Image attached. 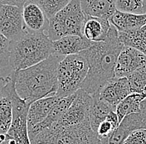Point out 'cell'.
Listing matches in <instances>:
<instances>
[{
    "label": "cell",
    "instance_id": "cell-5",
    "mask_svg": "<svg viewBox=\"0 0 146 144\" xmlns=\"http://www.w3.org/2000/svg\"><path fill=\"white\" fill-rule=\"evenodd\" d=\"M88 71V63L81 54L65 56L57 67L58 89L55 96L62 99L76 93L82 88Z\"/></svg>",
    "mask_w": 146,
    "mask_h": 144
},
{
    "label": "cell",
    "instance_id": "cell-30",
    "mask_svg": "<svg viewBox=\"0 0 146 144\" xmlns=\"http://www.w3.org/2000/svg\"><path fill=\"white\" fill-rule=\"evenodd\" d=\"M6 77H0V100L5 97V86H6Z\"/></svg>",
    "mask_w": 146,
    "mask_h": 144
},
{
    "label": "cell",
    "instance_id": "cell-15",
    "mask_svg": "<svg viewBox=\"0 0 146 144\" xmlns=\"http://www.w3.org/2000/svg\"><path fill=\"white\" fill-rule=\"evenodd\" d=\"M59 100L60 98L56 96H50L32 103L27 113L28 130L42 122Z\"/></svg>",
    "mask_w": 146,
    "mask_h": 144
},
{
    "label": "cell",
    "instance_id": "cell-17",
    "mask_svg": "<svg viewBox=\"0 0 146 144\" xmlns=\"http://www.w3.org/2000/svg\"><path fill=\"white\" fill-rule=\"evenodd\" d=\"M109 22L119 32H134L146 25V14H133L116 10Z\"/></svg>",
    "mask_w": 146,
    "mask_h": 144
},
{
    "label": "cell",
    "instance_id": "cell-7",
    "mask_svg": "<svg viewBox=\"0 0 146 144\" xmlns=\"http://www.w3.org/2000/svg\"><path fill=\"white\" fill-rule=\"evenodd\" d=\"M27 32L23 17V8L3 4L0 10V33L12 42L18 41Z\"/></svg>",
    "mask_w": 146,
    "mask_h": 144
},
{
    "label": "cell",
    "instance_id": "cell-31",
    "mask_svg": "<svg viewBox=\"0 0 146 144\" xmlns=\"http://www.w3.org/2000/svg\"><path fill=\"white\" fill-rule=\"evenodd\" d=\"M2 144H17V142L15 141V139H13L10 136L6 134L5 137H4V139H3Z\"/></svg>",
    "mask_w": 146,
    "mask_h": 144
},
{
    "label": "cell",
    "instance_id": "cell-36",
    "mask_svg": "<svg viewBox=\"0 0 146 144\" xmlns=\"http://www.w3.org/2000/svg\"><path fill=\"white\" fill-rule=\"evenodd\" d=\"M1 144H2V143H1Z\"/></svg>",
    "mask_w": 146,
    "mask_h": 144
},
{
    "label": "cell",
    "instance_id": "cell-27",
    "mask_svg": "<svg viewBox=\"0 0 146 144\" xmlns=\"http://www.w3.org/2000/svg\"><path fill=\"white\" fill-rule=\"evenodd\" d=\"M120 144H146V129L141 128L132 132Z\"/></svg>",
    "mask_w": 146,
    "mask_h": 144
},
{
    "label": "cell",
    "instance_id": "cell-19",
    "mask_svg": "<svg viewBox=\"0 0 146 144\" xmlns=\"http://www.w3.org/2000/svg\"><path fill=\"white\" fill-rule=\"evenodd\" d=\"M91 96L92 102L89 108V122L92 130L96 133L99 125L106 120L110 112L115 111V109L100 98V92Z\"/></svg>",
    "mask_w": 146,
    "mask_h": 144
},
{
    "label": "cell",
    "instance_id": "cell-12",
    "mask_svg": "<svg viewBox=\"0 0 146 144\" xmlns=\"http://www.w3.org/2000/svg\"><path fill=\"white\" fill-rule=\"evenodd\" d=\"M23 17L24 24L29 32H41L48 27V19L44 12L33 0H30L23 8Z\"/></svg>",
    "mask_w": 146,
    "mask_h": 144
},
{
    "label": "cell",
    "instance_id": "cell-22",
    "mask_svg": "<svg viewBox=\"0 0 146 144\" xmlns=\"http://www.w3.org/2000/svg\"><path fill=\"white\" fill-rule=\"evenodd\" d=\"M13 123V105L9 96L0 100V137L3 141ZM3 143V142H2Z\"/></svg>",
    "mask_w": 146,
    "mask_h": 144
},
{
    "label": "cell",
    "instance_id": "cell-26",
    "mask_svg": "<svg viewBox=\"0 0 146 144\" xmlns=\"http://www.w3.org/2000/svg\"><path fill=\"white\" fill-rule=\"evenodd\" d=\"M11 53V42L0 33V69L9 65Z\"/></svg>",
    "mask_w": 146,
    "mask_h": 144
},
{
    "label": "cell",
    "instance_id": "cell-16",
    "mask_svg": "<svg viewBox=\"0 0 146 144\" xmlns=\"http://www.w3.org/2000/svg\"><path fill=\"white\" fill-rule=\"evenodd\" d=\"M75 97H76V93L68 97L60 99V100L56 103V104L52 108L51 112L49 113V114L46 116V118L42 122H41L37 125L28 130L29 137L35 136L41 131L44 130L46 128H48L52 125H54L55 124H56L61 119V118L66 114L68 108H70L73 100L75 99Z\"/></svg>",
    "mask_w": 146,
    "mask_h": 144
},
{
    "label": "cell",
    "instance_id": "cell-18",
    "mask_svg": "<svg viewBox=\"0 0 146 144\" xmlns=\"http://www.w3.org/2000/svg\"><path fill=\"white\" fill-rule=\"evenodd\" d=\"M116 0H81L86 17L109 20L116 11Z\"/></svg>",
    "mask_w": 146,
    "mask_h": 144
},
{
    "label": "cell",
    "instance_id": "cell-2",
    "mask_svg": "<svg viewBox=\"0 0 146 144\" xmlns=\"http://www.w3.org/2000/svg\"><path fill=\"white\" fill-rule=\"evenodd\" d=\"M64 57L52 54L33 66L16 71L15 90L18 96L30 104L55 96L58 89L57 67Z\"/></svg>",
    "mask_w": 146,
    "mask_h": 144
},
{
    "label": "cell",
    "instance_id": "cell-21",
    "mask_svg": "<svg viewBox=\"0 0 146 144\" xmlns=\"http://www.w3.org/2000/svg\"><path fill=\"white\" fill-rule=\"evenodd\" d=\"M145 99V98L140 93H132L122 100L115 108L119 123L129 114L139 113L140 110V104Z\"/></svg>",
    "mask_w": 146,
    "mask_h": 144
},
{
    "label": "cell",
    "instance_id": "cell-28",
    "mask_svg": "<svg viewBox=\"0 0 146 144\" xmlns=\"http://www.w3.org/2000/svg\"><path fill=\"white\" fill-rule=\"evenodd\" d=\"M117 127L114 126L110 121L108 120H105L103 121L101 124H100L98 128H97V131H96V134L98 136V137L100 138V140H104L106 138H107L110 134L116 129Z\"/></svg>",
    "mask_w": 146,
    "mask_h": 144
},
{
    "label": "cell",
    "instance_id": "cell-14",
    "mask_svg": "<svg viewBox=\"0 0 146 144\" xmlns=\"http://www.w3.org/2000/svg\"><path fill=\"white\" fill-rule=\"evenodd\" d=\"M111 24L109 20L86 17L82 30V37L91 42H105Z\"/></svg>",
    "mask_w": 146,
    "mask_h": 144
},
{
    "label": "cell",
    "instance_id": "cell-1",
    "mask_svg": "<svg viewBox=\"0 0 146 144\" xmlns=\"http://www.w3.org/2000/svg\"><path fill=\"white\" fill-rule=\"evenodd\" d=\"M124 45L119 39V32L111 25L105 42H93L80 54L86 60L89 71L82 85L90 95L99 93L104 85L115 78V68L117 58Z\"/></svg>",
    "mask_w": 146,
    "mask_h": 144
},
{
    "label": "cell",
    "instance_id": "cell-3",
    "mask_svg": "<svg viewBox=\"0 0 146 144\" xmlns=\"http://www.w3.org/2000/svg\"><path fill=\"white\" fill-rule=\"evenodd\" d=\"M52 53V42L45 32H27L11 42L9 65L18 71L40 63Z\"/></svg>",
    "mask_w": 146,
    "mask_h": 144
},
{
    "label": "cell",
    "instance_id": "cell-10",
    "mask_svg": "<svg viewBox=\"0 0 146 144\" xmlns=\"http://www.w3.org/2000/svg\"><path fill=\"white\" fill-rule=\"evenodd\" d=\"M141 128L146 129V114L139 111L129 114L110 136L100 141V144H120L132 132Z\"/></svg>",
    "mask_w": 146,
    "mask_h": 144
},
{
    "label": "cell",
    "instance_id": "cell-23",
    "mask_svg": "<svg viewBox=\"0 0 146 144\" xmlns=\"http://www.w3.org/2000/svg\"><path fill=\"white\" fill-rule=\"evenodd\" d=\"M44 12L49 20L59 11L63 9L72 0H33Z\"/></svg>",
    "mask_w": 146,
    "mask_h": 144
},
{
    "label": "cell",
    "instance_id": "cell-11",
    "mask_svg": "<svg viewBox=\"0 0 146 144\" xmlns=\"http://www.w3.org/2000/svg\"><path fill=\"white\" fill-rule=\"evenodd\" d=\"M132 94L127 78L115 77L108 81L100 91V97L113 108Z\"/></svg>",
    "mask_w": 146,
    "mask_h": 144
},
{
    "label": "cell",
    "instance_id": "cell-32",
    "mask_svg": "<svg viewBox=\"0 0 146 144\" xmlns=\"http://www.w3.org/2000/svg\"><path fill=\"white\" fill-rule=\"evenodd\" d=\"M143 13L146 14V0H143Z\"/></svg>",
    "mask_w": 146,
    "mask_h": 144
},
{
    "label": "cell",
    "instance_id": "cell-29",
    "mask_svg": "<svg viewBox=\"0 0 146 144\" xmlns=\"http://www.w3.org/2000/svg\"><path fill=\"white\" fill-rule=\"evenodd\" d=\"M0 1L3 5H10L18 8H23V6L30 0H0Z\"/></svg>",
    "mask_w": 146,
    "mask_h": 144
},
{
    "label": "cell",
    "instance_id": "cell-8",
    "mask_svg": "<svg viewBox=\"0 0 146 144\" xmlns=\"http://www.w3.org/2000/svg\"><path fill=\"white\" fill-rule=\"evenodd\" d=\"M92 102V96L80 89L76 93V97L70 108L61 119L55 124L58 127H71L89 120V108Z\"/></svg>",
    "mask_w": 146,
    "mask_h": 144
},
{
    "label": "cell",
    "instance_id": "cell-13",
    "mask_svg": "<svg viewBox=\"0 0 146 144\" xmlns=\"http://www.w3.org/2000/svg\"><path fill=\"white\" fill-rule=\"evenodd\" d=\"M93 42L80 36H63L52 42V53L62 56L80 54L87 50Z\"/></svg>",
    "mask_w": 146,
    "mask_h": 144
},
{
    "label": "cell",
    "instance_id": "cell-35",
    "mask_svg": "<svg viewBox=\"0 0 146 144\" xmlns=\"http://www.w3.org/2000/svg\"><path fill=\"white\" fill-rule=\"evenodd\" d=\"M2 142H3V140H2V138L0 137V144L2 143Z\"/></svg>",
    "mask_w": 146,
    "mask_h": 144
},
{
    "label": "cell",
    "instance_id": "cell-33",
    "mask_svg": "<svg viewBox=\"0 0 146 144\" xmlns=\"http://www.w3.org/2000/svg\"><path fill=\"white\" fill-rule=\"evenodd\" d=\"M140 94H142V95H143V96H144L145 98H146V85L145 86V88L143 89L142 92H141Z\"/></svg>",
    "mask_w": 146,
    "mask_h": 144
},
{
    "label": "cell",
    "instance_id": "cell-34",
    "mask_svg": "<svg viewBox=\"0 0 146 144\" xmlns=\"http://www.w3.org/2000/svg\"><path fill=\"white\" fill-rule=\"evenodd\" d=\"M2 5H3V4H2V3H1V1H0V10H1V8H2Z\"/></svg>",
    "mask_w": 146,
    "mask_h": 144
},
{
    "label": "cell",
    "instance_id": "cell-20",
    "mask_svg": "<svg viewBox=\"0 0 146 144\" xmlns=\"http://www.w3.org/2000/svg\"><path fill=\"white\" fill-rule=\"evenodd\" d=\"M119 39L124 46L135 48L146 55V25L134 32H119Z\"/></svg>",
    "mask_w": 146,
    "mask_h": 144
},
{
    "label": "cell",
    "instance_id": "cell-25",
    "mask_svg": "<svg viewBox=\"0 0 146 144\" xmlns=\"http://www.w3.org/2000/svg\"><path fill=\"white\" fill-rule=\"evenodd\" d=\"M116 10L133 14H144L143 0H116Z\"/></svg>",
    "mask_w": 146,
    "mask_h": 144
},
{
    "label": "cell",
    "instance_id": "cell-24",
    "mask_svg": "<svg viewBox=\"0 0 146 144\" xmlns=\"http://www.w3.org/2000/svg\"><path fill=\"white\" fill-rule=\"evenodd\" d=\"M132 93H141L146 85V64L127 77Z\"/></svg>",
    "mask_w": 146,
    "mask_h": 144
},
{
    "label": "cell",
    "instance_id": "cell-6",
    "mask_svg": "<svg viewBox=\"0 0 146 144\" xmlns=\"http://www.w3.org/2000/svg\"><path fill=\"white\" fill-rule=\"evenodd\" d=\"M86 16L81 6V0H72L63 9L48 20L46 34L53 42L63 36H82V30Z\"/></svg>",
    "mask_w": 146,
    "mask_h": 144
},
{
    "label": "cell",
    "instance_id": "cell-4",
    "mask_svg": "<svg viewBox=\"0 0 146 144\" xmlns=\"http://www.w3.org/2000/svg\"><path fill=\"white\" fill-rule=\"evenodd\" d=\"M29 139L31 144H100L89 120L65 127L52 125Z\"/></svg>",
    "mask_w": 146,
    "mask_h": 144
},
{
    "label": "cell",
    "instance_id": "cell-9",
    "mask_svg": "<svg viewBox=\"0 0 146 144\" xmlns=\"http://www.w3.org/2000/svg\"><path fill=\"white\" fill-rule=\"evenodd\" d=\"M145 64V55L135 48L124 46L117 58L115 75L117 78H127Z\"/></svg>",
    "mask_w": 146,
    "mask_h": 144
}]
</instances>
